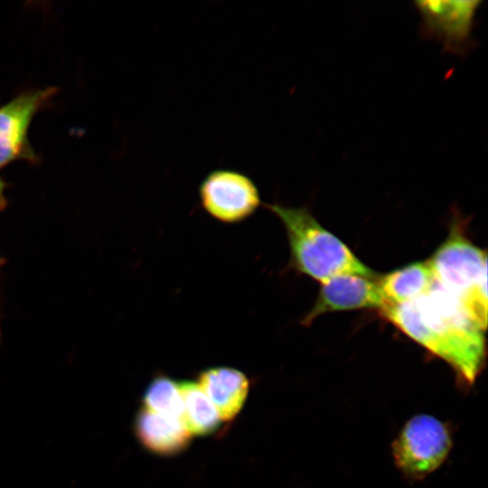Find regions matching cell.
Instances as JSON below:
<instances>
[{
    "label": "cell",
    "mask_w": 488,
    "mask_h": 488,
    "mask_svg": "<svg viewBox=\"0 0 488 488\" xmlns=\"http://www.w3.org/2000/svg\"><path fill=\"white\" fill-rule=\"evenodd\" d=\"M380 311L408 337L448 363L461 382L474 383L485 361V331L455 296L434 281L418 298L386 304Z\"/></svg>",
    "instance_id": "6da1fadb"
},
{
    "label": "cell",
    "mask_w": 488,
    "mask_h": 488,
    "mask_svg": "<svg viewBox=\"0 0 488 488\" xmlns=\"http://www.w3.org/2000/svg\"><path fill=\"white\" fill-rule=\"evenodd\" d=\"M283 224L287 237L289 267L319 283L340 274L376 278L338 237L322 226L307 207L264 203Z\"/></svg>",
    "instance_id": "7a4b0ae2"
},
{
    "label": "cell",
    "mask_w": 488,
    "mask_h": 488,
    "mask_svg": "<svg viewBox=\"0 0 488 488\" xmlns=\"http://www.w3.org/2000/svg\"><path fill=\"white\" fill-rule=\"evenodd\" d=\"M454 222L444 242L428 259L434 281L455 296L471 319L487 326V255Z\"/></svg>",
    "instance_id": "3957f363"
},
{
    "label": "cell",
    "mask_w": 488,
    "mask_h": 488,
    "mask_svg": "<svg viewBox=\"0 0 488 488\" xmlns=\"http://www.w3.org/2000/svg\"><path fill=\"white\" fill-rule=\"evenodd\" d=\"M451 448V434L446 424L433 416L419 414L401 428L392 444V455L403 475L416 481L436 470Z\"/></svg>",
    "instance_id": "277c9868"
},
{
    "label": "cell",
    "mask_w": 488,
    "mask_h": 488,
    "mask_svg": "<svg viewBox=\"0 0 488 488\" xmlns=\"http://www.w3.org/2000/svg\"><path fill=\"white\" fill-rule=\"evenodd\" d=\"M198 191L202 209L215 220L227 224L244 221L262 204L255 182L234 169L217 168L209 172Z\"/></svg>",
    "instance_id": "5b68a950"
},
{
    "label": "cell",
    "mask_w": 488,
    "mask_h": 488,
    "mask_svg": "<svg viewBox=\"0 0 488 488\" xmlns=\"http://www.w3.org/2000/svg\"><path fill=\"white\" fill-rule=\"evenodd\" d=\"M480 0L415 1L424 38L439 42L446 52L465 55L474 46L473 31Z\"/></svg>",
    "instance_id": "8992f818"
},
{
    "label": "cell",
    "mask_w": 488,
    "mask_h": 488,
    "mask_svg": "<svg viewBox=\"0 0 488 488\" xmlns=\"http://www.w3.org/2000/svg\"><path fill=\"white\" fill-rule=\"evenodd\" d=\"M56 92L54 87L26 90L0 107V169L19 160H39L29 140V128Z\"/></svg>",
    "instance_id": "52a82bcc"
},
{
    "label": "cell",
    "mask_w": 488,
    "mask_h": 488,
    "mask_svg": "<svg viewBox=\"0 0 488 488\" xmlns=\"http://www.w3.org/2000/svg\"><path fill=\"white\" fill-rule=\"evenodd\" d=\"M374 279L355 274H340L324 281L302 324L309 325L318 316L332 312L381 309L386 300Z\"/></svg>",
    "instance_id": "ba28073f"
},
{
    "label": "cell",
    "mask_w": 488,
    "mask_h": 488,
    "mask_svg": "<svg viewBox=\"0 0 488 488\" xmlns=\"http://www.w3.org/2000/svg\"><path fill=\"white\" fill-rule=\"evenodd\" d=\"M134 434L146 450L158 455H173L184 450L192 434L183 421L141 408L134 418Z\"/></svg>",
    "instance_id": "9c48e42d"
},
{
    "label": "cell",
    "mask_w": 488,
    "mask_h": 488,
    "mask_svg": "<svg viewBox=\"0 0 488 488\" xmlns=\"http://www.w3.org/2000/svg\"><path fill=\"white\" fill-rule=\"evenodd\" d=\"M197 382L223 421H230L239 413L250 387L249 379L243 371L227 366L202 371Z\"/></svg>",
    "instance_id": "30bf717a"
},
{
    "label": "cell",
    "mask_w": 488,
    "mask_h": 488,
    "mask_svg": "<svg viewBox=\"0 0 488 488\" xmlns=\"http://www.w3.org/2000/svg\"><path fill=\"white\" fill-rule=\"evenodd\" d=\"M377 282L386 304H405L427 292L434 277L429 262L426 260L392 270Z\"/></svg>",
    "instance_id": "8fae6325"
},
{
    "label": "cell",
    "mask_w": 488,
    "mask_h": 488,
    "mask_svg": "<svg viewBox=\"0 0 488 488\" xmlns=\"http://www.w3.org/2000/svg\"><path fill=\"white\" fill-rule=\"evenodd\" d=\"M183 404V422L190 433L206 436L218 429L221 417L197 381L178 382Z\"/></svg>",
    "instance_id": "7c38bea8"
},
{
    "label": "cell",
    "mask_w": 488,
    "mask_h": 488,
    "mask_svg": "<svg viewBox=\"0 0 488 488\" xmlns=\"http://www.w3.org/2000/svg\"><path fill=\"white\" fill-rule=\"evenodd\" d=\"M143 408L183 421V404L178 382L169 376L155 375L142 397Z\"/></svg>",
    "instance_id": "4fadbf2b"
},
{
    "label": "cell",
    "mask_w": 488,
    "mask_h": 488,
    "mask_svg": "<svg viewBox=\"0 0 488 488\" xmlns=\"http://www.w3.org/2000/svg\"><path fill=\"white\" fill-rule=\"evenodd\" d=\"M7 187V183H5V181L0 176V211H2L6 204H7V200H6V197H5V189Z\"/></svg>",
    "instance_id": "5bb4252c"
},
{
    "label": "cell",
    "mask_w": 488,
    "mask_h": 488,
    "mask_svg": "<svg viewBox=\"0 0 488 488\" xmlns=\"http://www.w3.org/2000/svg\"><path fill=\"white\" fill-rule=\"evenodd\" d=\"M4 264V259L0 257V268L2 267ZM0 333H1V330H0Z\"/></svg>",
    "instance_id": "9a60e30c"
}]
</instances>
